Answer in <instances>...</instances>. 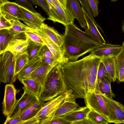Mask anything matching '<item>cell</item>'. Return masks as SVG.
Instances as JSON below:
<instances>
[{"label":"cell","mask_w":124,"mask_h":124,"mask_svg":"<svg viewBox=\"0 0 124 124\" xmlns=\"http://www.w3.org/2000/svg\"><path fill=\"white\" fill-rule=\"evenodd\" d=\"M94 17L97 16L99 14L98 9L99 1L98 0H87Z\"/></svg>","instance_id":"37"},{"label":"cell","mask_w":124,"mask_h":124,"mask_svg":"<svg viewBox=\"0 0 124 124\" xmlns=\"http://www.w3.org/2000/svg\"><path fill=\"white\" fill-rule=\"evenodd\" d=\"M67 7L75 19L78 21L80 26L86 30L87 25L79 0H67Z\"/></svg>","instance_id":"17"},{"label":"cell","mask_w":124,"mask_h":124,"mask_svg":"<svg viewBox=\"0 0 124 124\" xmlns=\"http://www.w3.org/2000/svg\"><path fill=\"white\" fill-rule=\"evenodd\" d=\"M15 56L6 51L0 54V81L4 84H13L17 76L15 75Z\"/></svg>","instance_id":"5"},{"label":"cell","mask_w":124,"mask_h":124,"mask_svg":"<svg viewBox=\"0 0 124 124\" xmlns=\"http://www.w3.org/2000/svg\"><path fill=\"white\" fill-rule=\"evenodd\" d=\"M23 121L21 119L20 115L12 118L7 117L4 124H20Z\"/></svg>","instance_id":"42"},{"label":"cell","mask_w":124,"mask_h":124,"mask_svg":"<svg viewBox=\"0 0 124 124\" xmlns=\"http://www.w3.org/2000/svg\"><path fill=\"white\" fill-rule=\"evenodd\" d=\"M115 62L117 79L119 82H122L124 74V47L116 57Z\"/></svg>","instance_id":"27"},{"label":"cell","mask_w":124,"mask_h":124,"mask_svg":"<svg viewBox=\"0 0 124 124\" xmlns=\"http://www.w3.org/2000/svg\"><path fill=\"white\" fill-rule=\"evenodd\" d=\"M112 2H115L117 1V0H110Z\"/></svg>","instance_id":"47"},{"label":"cell","mask_w":124,"mask_h":124,"mask_svg":"<svg viewBox=\"0 0 124 124\" xmlns=\"http://www.w3.org/2000/svg\"><path fill=\"white\" fill-rule=\"evenodd\" d=\"M104 77H107L109 78L105 67L104 64L101 61L99 64L98 72L97 79L98 83H100L102 78Z\"/></svg>","instance_id":"36"},{"label":"cell","mask_w":124,"mask_h":124,"mask_svg":"<svg viewBox=\"0 0 124 124\" xmlns=\"http://www.w3.org/2000/svg\"><path fill=\"white\" fill-rule=\"evenodd\" d=\"M39 124H71V123L61 117L47 116L40 119Z\"/></svg>","instance_id":"33"},{"label":"cell","mask_w":124,"mask_h":124,"mask_svg":"<svg viewBox=\"0 0 124 124\" xmlns=\"http://www.w3.org/2000/svg\"><path fill=\"white\" fill-rule=\"evenodd\" d=\"M40 120L34 117L27 120L23 121L20 124H39Z\"/></svg>","instance_id":"44"},{"label":"cell","mask_w":124,"mask_h":124,"mask_svg":"<svg viewBox=\"0 0 124 124\" xmlns=\"http://www.w3.org/2000/svg\"><path fill=\"white\" fill-rule=\"evenodd\" d=\"M87 118L93 124H108L110 122L100 114L90 109L87 116Z\"/></svg>","instance_id":"31"},{"label":"cell","mask_w":124,"mask_h":124,"mask_svg":"<svg viewBox=\"0 0 124 124\" xmlns=\"http://www.w3.org/2000/svg\"><path fill=\"white\" fill-rule=\"evenodd\" d=\"M116 57H113L101 59L112 82H115L117 79L115 66Z\"/></svg>","instance_id":"25"},{"label":"cell","mask_w":124,"mask_h":124,"mask_svg":"<svg viewBox=\"0 0 124 124\" xmlns=\"http://www.w3.org/2000/svg\"><path fill=\"white\" fill-rule=\"evenodd\" d=\"M19 5L31 11H36L34 8L33 4L31 0H15Z\"/></svg>","instance_id":"40"},{"label":"cell","mask_w":124,"mask_h":124,"mask_svg":"<svg viewBox=\"0 0 124 124\" xmlns=\"http://www.w3.org/2000/svg\"><path fill=\"white\" fill-rule=\"evenodd\" d=\"M29 42V39L24 32L19 33L14 31V35L4 52L9 51L15 55L17 54L26 52Z\"/></svg>","instance_id":"11"},{"label":"cell","mask_w":124,"mask_h":124,"mask_svg":"<svg viewBox=\"0 0 124 124\" xmlns=\"http://www.w3.org/2000/svg\"><path fill=\"white\" fill-rule=\"evenodd\" d=\"M93 124V123L88 118H86L79 121L74 122L71 124Z\"/></svg>","instance_id":"45"},{"label":"cell","mask_w":124,"mask_h":124,"mask_svg":"<svg viewBox=\"0 0 124 124\" xmlns=\"http://www.w3.org/2000/svg\"><path fill=\"white\" fill-rule=\"evenodd\" d=\"M0 13L8 20L15 18L23 22L25 19L20 6L15 2L8 1L0 5Z\"/></svg>","instance_id":"13"},{"label":"cell","mask_w":124,"mask_h":124,"mask_svg":"<svg viewBox=\"0 0 124 124\" xmlns=\"http://www.w3.org/2000/svg\"><path fill=\"white\" fill-rule=\"evenodd\" d=\"M42 62L51 66H55L60 62L56 58L42 57L40 58Z\"/></svg>","instance_id":"43"},{"label":"cell","mask_w":124,"mask_h":124,"mask_svg":"<svg viewBox=\"0 0 124 124\" xmlns=\"http://www.w3.org/2000/svg\"><path fill=\"white\" fill-rule=\"evenodd\" d=\"M20 81L24 85L23 89L27 90L39 98L41 87L38 83L30 77L23 79Z\"/></svg>","instance_id":"24"},{"label":"cell","mask_w":124,"mask_h":124,"mask_svg":"<svg viewBox=\"0 0 124 124\" xmlns=\"http://www.w3.org/2000/svg\"><path fill=\"white\" fill-rule=\"evenodd\" d=\"M65 26L62 47L69 61H77L80 57L105 45L93 39L74 23Z\"/></svg>","instance_id":"2"},{"label":"cell","mask_w":124,"mask_h":124,"mask_svg":"<svg viewBox=\"0 0 124 124\" xmlns=\"http://www.w3.org/2000/svg\"><path fill=\"white\" fill-rule=\"evenodd\" d=\"M55 66L42 62L41 64L32 73L30 77L38 83L41 88L48 73Z\"/></svg>","instance_id":"19"},{"label":"cell","mask_w":124,"mask_h":124,"mask_svg":"<svg viewBox=\"0 0 124 124\" xmlns=\"http://www.w3.org/2000/svg\"><path fill=\"white\" fill-rule=\"evenodd\" d=\"M14 55L15 57V75L17 76L29 61L28 54L26 51Z\"/></svg>","instance_id":"29"},{"label":"cell","mask_w":124,"mask_h":124,"mask_svg":"<svg viewBox=\"0 0 124 124\" xmlns=\"http://www.w3.org/2000/svg\"><path fill=\"white\" fill-rule=\"evenodd\" d=\"M44 102L39 99L33 103L20 115L22 120L24 121L35 117L41 109Z\"/></svg>","instance_id":"23"},{"label":"cell","mask_w":124,"mask_h":124,"mask_svg":"<svg viewBox=\"0 0 124 124\" xmlns=\"http://www.w3.org/2000/svg\"><path fill=\"white\" fill-rule=\"evenodd\" d=\"M25 19L23 22L26 25L34 29H40L46 18L37 12H33L20 6Z\"/></svg>","instance_id":"16"},{"label":"cell","mask_w":124,"mask_h":124,"mask_svg":"<svg viewBox=\"0 0 124 124\" xmlns=\"http://www.w3.org/2000/svg\"><path fill=\"white\" fill-rule=\"evenodd\" d=\"M14 34L11 29L0 30V54L5 50Z\"/></svg>","instance_id":"28"},{"label":"cell","mask_w":124,"mask_h":124,"mask_svg":"<svg viewBox=\"0 0 124 124\" xmlns=\"http://www.w3.org/2000/svg\"><path fill=\"white\" fill-rule=\"evenodd\" d=\"M39 36L60 63L64 64L69 61L62 47L58 46L40 29H34L33 32Z\"/></svg>","instance_id":"8"},{"label":"cell","mask_w":124,"mask_h":124,"mask_svg":"<svg viewBox=\"0 0 124 124\" xmlns=\"http://www.w3.org/2000/svg\"><path fill=\"white\" fill-rule=\"evenodd\" d=\"M76 99L71 93L66 97L55 111L48 116L53 117H61L79 107V105L76 101Z\"/></svg>","instance_id":"15"},{"label":"cell","mask_w":124,"mask_h":124,"mask_svg":"<svg viewBox=\"0 0 124 124\" xmlns=\"http://www.w3.org/2000/svg\"><path fill=\"white\" fill-rule=\"evenodd\" d=\"M84 16L87 25L85 32L94 39L104 44H106L97 27L100 28L97 23L94 22L82 8Z\"/></svg>","instance_id":"18"},{"label":"cell","mask_w":124,"mask_h":124,"mask_svg":"<svg viewBox=\"0 0 124 124\" xmlns=\"http://www.w3.org/2000/svg\"><path fill=\"white\" fill-rule=\"evenodd\" d=\"M79 0L83 9L94 22L97 23L94 18V17L87 0Z\"/></svg>","instance_id":"41"},{"label":"cell","mask_w":124,"mask_h":124,"mask_svg":"<svg viewBox=\"0 0 124 124\" xmlns=\"http://www.w3.org/2000/svg\"><path fill=\"white\" fill-rule=\"evenodd\" d=\"M42 62L37 55L26 64L17 75V78L20 81L23 79L30 76L32 73L39 67Z\"/></svg>","instance_id":"20"},{"label":"cell","mask_w":124,"mask_h":124,"mask_svg":"<svg viewBox=\"0 0 124 124\" xmlns=\"http://www.w3.org/2000/svg\"><path fill=\"white\" fill-rule=\"evenodd\" d=\"M72 93L71 90H68L47 102L44 103L41 109L35 117L40 120L50 116L55 111L66 97Z\"/></svg>","instance_id":"9"},{"label":"cell","mask_w":124,"mask_h":124,"mask_svg":"<svg viewBox=\"0 0 124 124\" xmlns=\"http://www.w3.org/2000/svg\"><path fill=\"white\" fill-rule=\"evenodd\" d=\"M122 82H124V75L123 78V79Z\"/></svg>","instance_id":"48"},{"label":"cell","mask_w":124,"mask_h":124,"mask_svg":"<svg viewBox=\"0 0 124 124\" xmlns=\"http://www.w3.org/2000/svg\"><path fill=\"white\" fill-rule=\"evenodd\" d=\"M84 99L86 106L101 114L111 123L106 102L99 89L88 93Z\"/></svg>","instance_id":"6"},{"label":"cell","mask_w":124,"mask_h":124,"mask_svg":"<svg viewBox=\"0 0 124 124\" xmlns=\"http://www.w3.org/2000/svg\"><path fill=\"white\" fill-rule=\"evenodd\" d=\"M38 56L40 58L42 57L56 58L46 45H43L42 46L38 53Z\"/></svg>","instance_id":"34"},{"label":"cell","mask_w":124,"mask_h":124,"mask_svg":"<svg viewBox=\"0 0 124 124\" xmlns=\"http://www.w3.org/2000/svg\"><path fill=\"white\" fill-rule=\"evenodd\" d=\"M40 29L58 46L62 47L64 41L63 35L60 34L53 27L49 26L44 23Z\"/></svg>","instance_id":"22"},{"label":"cell","mask_w":124,"mask_h":124,"mask_svg":"<svg viewBox=\"0 0 124 124\" xmlns=\"http://www.w3.org/2000/svg\"><path fill=\"white\" fill-rule=\"evenodd\" d=\"M90 109L87 106L79 107L61 117L71 124L72 122L87 118Z\"/></svg>","instance_id":"21"},{"label":"cell","mask_w":124,"mask_h":124,"mask_svg":"<svg viewBox=\"0 0 124 124\" xmlns=\"http://www.w3.org/2000/svg\"><path fill=\"white\" fill-rule=\"evenodd\" d=\"M16 90L13 84H7L5 86V93L2 103V112L7 116L11 113L17 100L16 99Z\"/></svg>","instance_id":"12"},{"label":"cell","mask_w":124,"mask_h":124,"mask_svg":"<svg viewBox=\"0 0 124 124\" xmlns=\"http://www.w3.org/2000/svg\"><path fill=\"white\" fill-rule=\"evenodd\" d=\"M59 63L50 71L41 88L39 99L43 102L49 101L68 91Z\"/></svg>","instance_id":"3"},{"label":"cell","mask_w":124,"mask_h":124,"mask_svg":"<svg viewBox=\"0 0 124 124\" xmlns=\"http://www.w3.org/2000/svg\"><path fill=\"white\" fill-rule=\"evenodd\" d=\"M24 33L26 37L29 39L36 43L43 45H45L44 42L41 38L33 32L29 31Z\"/></svg>","instance_id":"38"},{"label":"cell","mask_w":124,"mask_h":124,"mask_svg":"<svg viewBox=\"0 0 124 124\" xmlns=\"http://www.w3.org/2000/svg\"><path fill=\"white\" fill-rule=\"evenodd\" d=\"M33 4L37 5L42 8L48 15V17L50 15L48 5L46 0H31Z\"/></svg>","instance_id":"35"},{"label":"cell","mask_w":124,"mask_h":124,"mask_svg":"<svg viewBox=\"0 0 124 124\" xmlns=\"http://www.w3.org/2000/svg\"><path fill=\"white\" fill-rule=\"evenodd\" d=\"M101 59L92 53L75 61L62 64L61 70L68 90L77 99H84L89 92H95L99 87L98 69Z\"/></svg>","instance_id":"1"},{"label":"cell","mask_w":124,"mask_h":124,"mask_svg":"<svg viewBox=\"0 0 124 124\" xmlns=\"http://www.w3.org/2000/svg\"><path fill=\"white\" fill-rule=\"evenodd\" d=\"M50 15L47 19L64 26L74 23L75 18L67 7V0H46Z\"/></svg>","instance_id":"4"},{"label":"cell","mask_w":124,"mask_h":124,"mask_svg":"<svg viewBox=\"0 0 124 124\" xmlns=\"http://www.w3.org/2000/svg\"><path fill=\"white\" fill-rule=\"evenodd\" d=\"M8 1V0H0V5Z\"/></svg>","instance_id":"46"},{"label":"cell","mask_w":124,"mask_h":124,"mask_svg":"<svg viewBox=\"0 0 124 124\" xmlns=\"http://www.w3.org/2000/svg\"><path fill=\"white\" fill-rule=\"evenodd\" d=\"M122 45L124 47V41L122 43Z\"/></svg>","instance_id":"49"},{"label":"cell","mask_w":124,"mask_h":124,"mask_svg":"<svg viewBox=\"0 0 124 124\" xmlns=\"http://www.w3.org/2000/svg\"><path fill=\"white\" fill-rule=\"evenodd\" d=\"M124 47L119 45L106 43L93 49L91 52L95 56L101 59L116 56Z\"/></svg>","instance_id":"14"},{"label":"cell","mask_w":124,"mask_h":124,"mask_svg":"<svg viewBox=\"0 0 124 124\" xmlns=\"http://www.w3.org/2000/svg\"><path fill=\"white\" fill-rule=\"evenodd\" d=\"M0 30L11 29L12 25L10 21L6 18L0 13Z\"/></svg>","instance_id":"39"},{"label":"cell","mask_w":124,"mask_h":124,"mask_svg":"<svg viewBox=\"0 0 124 124\" xmlns=\"http://www.w3.org/2000/svg\"><path fill=\"white\" fill-rule=\"evenodd\" d=\"M23 94L17 102L11 113L7 117L12 118L20 115L33 103L38 100L39 98L23 89Z\"/></svg>","instance_id":"10"},{"label":"cell","mask_w":124,"mask_h":124,"mask_svg":"<svg viewBox=\"0 0 124 124\" xmlns=\"http://www.w3.org/2000/svg\"><path fill=\"white\" fill-rule=\"evenodd\" d=\"M111 82L112 81L109 78L104 77L102 78L101 82L98 83V84L101 94L108 98L112 99L115 97V95L111 90Z\"/></svg>","instance_id":"26"},{"label":"cell","mask_w":124,"mask_h":124,"mask_svg":"<svg viewBox=\"0 0 124 124\" xmlns=\"http://www.w3.org/2000/svg\"><path fill=\"white\" fill-rule=\"evenodd\" d=\"M102 95L106 103L111 123L124 124V106L113 98Z\"/></svg>","instance_id":"7"},{"label":"cell","mask_w":124,"mask_h":124,"mask_svg":"<svg viewBox=\"0 0 124 124\" xmlns=\"http://www.w3.org/2000/svg\"><path fill=\"white\" fill-rule=\"evenodd\" d=\"M9 20L12 25L11 29L15 32L20 33L33 31L34 29L22 23L18 19L13 18Z\"/></svg>","instance_id":"32"},{"label":"cell","mask_w":124,"mask_h":124,"mask_svg":"<svg viewBox=\"0 0 124 124\" xmlns=\"http://www.w3.org/2000/svg\"><path fill=\"white\" fill-rule=\"evenodd\" d=\"M43 45L36 43L29 39L28 45L26 52L28 56L29 62L38 55V53Z\"/></svg>","instance_id":"30"}]
</instances>
